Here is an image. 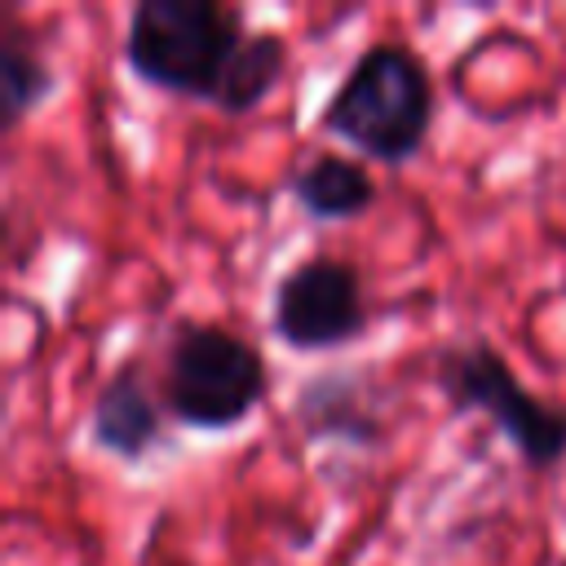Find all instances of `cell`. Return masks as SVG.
I'll use <instances>...</instances> for the list:
<instances>
[{
  "mask_svg": "<svg viewBox=\"0 0 566 566\" xmlns=\"http://www.w3.org/2000/svg\"><path fill=\"white\" fill-rule=\"evenodd\" d=\"M438 93L424 57L402 40L367 44L318 111V128L376 164H411L433 128Z\"/></svg>",
  "mask_w": 566,
  "mask_h": 566,
  "instance_id": "obj_1",
  "label": "cell"
},
{
  "mask_svg": "<svg viewBox=\"0 0 566 566\" xmlns=\"http://www.w3.org/2000/svg\"><path fill=\"white\" fill-rule=\"evenodd\" d=\"M243 9L221 0H137L124 27L128 71L172 97L217 106L243 49Z\"/></svg>",
  "mask_w": 566,
  "mask_h": 566,
  "instance_id": "obj_2",
  "label": "cell"
},
{
  "mask_svg": "<svg viewBox=\"0 0 566 566\" xmlns=\"http://www.w3.org/2000/svg\"><path fill=\"white\" fill-rule=\"evenodd\" d=\"M270 389L261 349L226 323L177 318L159 363L164 411L186 429H234Z\"/></svg>",
  "mask_w": 566,
  "mask_h": 566,
  "instance_id": "obj_3",
  "label": "cell"
},
{
  "mask_svg": "<svg viewBox=\"0 0 566 566\" xmlns=\"http://www.w3.org/2000/svg\"><path fill=\"white\" fill-rule=\"evenodd\" d=\"M433 389L451 411H482L526 469H553L566 455V407L531 394L491 340H455L433 354Z\"/></svg>",
  "mask_w": 566,
  "mask_h": 566,
  "instance_id": "obj_4",
  "label": "cell"
},
{
  "mask_svg": "<svg viewBox=\"0 0 566 566\" xmlns=\"http://www.w3.org/2000/svg\"><path fill=\"white\" fill-rule=\"evenodd\" d=\"M367 287L354 261L314 252L296 261L270 296V332L301 354L354 345L367 332Z\"/></svg>",
  "mask_w": 566,
  "mask_h": 566,
  "instance_id": "obj_5",
  "label": "cell"
},
{
  "mask_svg": "<svg viewBox=\"0 0 566 566\" xmlns=\"http://www.w3.org/2000/svg\"><path fill=\"white\" fill-rule=\"evenodd\" d=\"M164 398H159V385H150L142 358H128L119 363L102 389L93 394V407H88V438L93 447H102L106 455L115 460H146L159 442H164Z\"/></svg>",
  "mask_w": 566,
  "mask_h": 566,
  "instance_id": "obj_6",
  "label": "cell"
},
{
  "mask_svg": "<svg viewBox=\"0 0 566 566\" xmlns=\"http://www.w3.org/2000/svg\"><path fill=\"white\" fill-rule=\"evenodd\" d=\"M292 420L310 442H349V447L385 442V416L376 407L371 380L354 367L305 376L292 398Z\"/></svg>",
  "mask_w": 566,
  "mask_h": 566,
  "instance_id": "obj_7",
  "label": "cell"
},
{
  "mask_svg": "<svg viewBox=\"0 0 566 566\" xmlns=\"http://www.w3.org/2000/svg\"><path fill=\"white\" fill-rule=\"evenodd\" d=\"M287 195L314 221H349V217H363L380 190L363 159L340 155V150H314L305 164L292 168Z\"/></svg>",
  "mask_w": 566,
  "mask_h": 566,
  "instance_id": "obj_8",
  "label": "cell"
},
{
  "mask_svg": "<svg viewBox=\"0 0 566 566\" xmlns=\"http://www.w3.org/2000/svg\"><path fill=\"white\" fill-rule=\"evenodd\" d=\"M57 88V71L44 57V44L13 13L0 22V128L13 133L27 115H35Z\"/></svg>",
  "mask_w": 566,
  "mask_h": 566,
  "instance_id": "obj_9",
  "label": "cell"
},
{
  "mask_svg": "<svg viewBox=\"0 0 566 566\" xmlns=\"http://www.w3.org/2000/svg\"><path fill=\"white\" fill-rule=\"evenodd\" d=\"M287 71V40L279 31H248L226 84H221V97H217V111L221 115H248L256 111L283 80Z\"/></svg>",
  "mask_w": 566,
  "mask_h": 566,
  "instance_id": "obj_10",
  "label": "cell"
},
{
  "mask_svg": "<svg viewBox=\"0 0 566 566\" xmlns=\"http://www.w3.org/2000/svg\"><path fill=\"white\" fill-rule=\"evenodd\" d=\"M159 566H186V562H159Z\"/></svg>",
  "mask_w": 566,
  "mask_h": 566,
  "instance_id": "obj_11",
  "label": "cell"
},
{
  "mask_svg": "<svg viewBox=\"0 0 566 566\" xmlns=\"http://www.w3.org/2000/svg\"><path fill=\"white\" fill-rule=\"evenodd\" d=\"M562 566H566V562H562Z\"/></svg>",
  "mask_w": 566,
  "mask_h": 566,
  "instance_id": "obj_12",
  "label": "cell"
}]
</instances>
